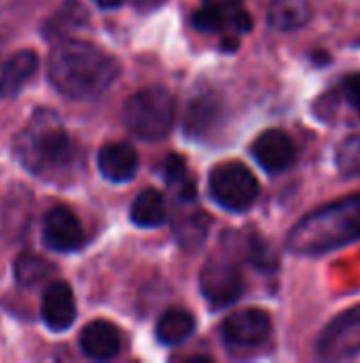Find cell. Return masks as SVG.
Returning a JSON list of instances; mask_svg holds the SVG:
<instances>
[{
	"instance_id": "5b68a950",
	"label": "cell",
	"mask_w": 360,
	"mask_h": 363,
	"mask_svg": "<svg viewBox=\"0 0 360 363\" xmlns=\"http://www.w3.org/2000/svg\"><path fill=\"white\" fill-rule=\"evenodd\" d=\"M208 185L212 200L231 213L248 211L259 198V183L242 162H225L212 168Z\"/></svg>"
},
{
	"instance_id": "30bf717a",
	"label": "cell",
	"mask_w": 360,
	"mask_h": 363,
	"mask_svg": "<svg viewBox=\"0 0 360 363\" xmlns=\"http://www.w3.org/2000/svg\"><path fill=\"white\" fill-rule=\"evenodd\" d=\"M252 155L259 166L272 174H278L293 166L295 162V145L291 136L282 130H267L257 136L252 143Z\"/></svg>"
},
{
	"instance_id": "4fadbf2b",
	"label": "cell",
	"mask_w": 360,
	"mask_h": 363,
	"mask_svg": "<svg viewBox=\"0 0 360 363\" xmlns=\"http://www.w3.org/2000/svg\"><path fill=\"white\" fill-rule=\"evenodd\" d=\"M81 351L93 362H108L121 351V334L119 330L104 319L91 321L83 328L79 338Z\"/></svg>"
},
{
	"instance_id": "2e32d148",
	"label": "cell",
	"mask_w": 360,
	"mask_h": 363,
	"mask_svg": "<svg viewBox=\"0 0 360 363\" xmlns=\"http://www.w3.org/2000/svg\"><path fill=\"white\" fill-rule=\"evenodd\" d=\"M89 15L85 11V6L79 0H66L45 23L42 34L49 40H64L70 38V34L79 28H83L87 23Z\"/></svg>"
},
{
	"instance_id": "ac0fdd59",
	"label": "cell",
	"mask_w": 360,
	"mask_h": 363,
	"mask_svg": "<svg viewBox=\"0 0 360 363\" xmlns=\"http://www.w3.org/2000/svg\"><path fill=\"white\" fill-rule=\"evenodd\" d=\"M129 217L138 228H157V225H161L166 221V217H168L163 196L157 189H144L134 200Z\"/></svg>"
},
{
	"instance_id": "3957f363",
	"label": "cell",
	"mask_w": 360,
	"mask_h": 363,
	"mask_svg": "<svg viewBox=\"0 0 360 363\" xmlns=\"http://www.w3.org/2000/svg\"><path fill=\"white\" fill-rule=\"evenodd\" d=\"M17 160L38 177H53L74 164V145L53 111H38L15 140Z\"/></svg>"
},
{
	"instance_id": "cb8c5ba5",
	"label": "cell",
	"mask_w": 360,
	"mask_h": 363,
	"mask_svg": "<svg viewBox=\"0 0 360 363\" xmlns=\"http://www.w3.org/2000/svg\"><path fill=\"white\" fill-rule=\"evenodd\" d=\"M337 168L348 177L360 174V134L342 143V147L337 149Z\"/></svg>"
},
{
	"instance_id": "8fae6325",
	"label": "cell",
	"mask_w": 360,
	"mask_h": 363,
	"mask_svg": "<svg viewBox=\"0 0 360 363\" xmlns=\"http://www.w3.org/2000/svg\"><path fill=\"white\" fill-rule=\"evenodd\" d=\"M221 100L214 91H195L187 104L185 113V132L193 140H204L212 134L221 119Z\"/></svg>"
},
{
	"instance_id": "5bb4252c",
	"label": "cell",
	"mask_w": 360,
	"mask_h": 363,
	"mask_svg": "<svg viewBox=\"0 0 360 363\" xmlns=\"http://www.w3.org/2000/svg\"><path fill=\"white\" fill-rule=\"evenodd\" d=\"M138 153L127 143H108L98 153V168L104 179L112 183L132 181L138 170Z\"/></svg>"
},
{
	"instance_id": "ffe728a7",
	"label": "cell",
	"mask_w": 360,
	"mask_h": 363,
	"mask_svg": "<svg viewBox=\"0 0 360 363\" xmlns=\"http://www.w3.org/2000/svg\"><path fill=\"white\" fill-rule=\"evenodd\" d=\"M208 225L210 219L204 213H193L189 217H182L176 223V240L180 242L182 249L197 251L208 236Z\"/></svg>"
},
{
	"instance_id": "83f0119b",
	"label": "cell",
	"mask_w": 360,
	"mask_h": 363,
	"mask_svg": "<svg viewBox=\"0 0 360 363\" xmlns=\"http://www.w3.org/2000/svg\"><path fill=\"white\" fill-rule=\"evenodd\" d=\"M136 2V6H140V9H155L157 4H161L163 0H134Z\"/></svg>"
},
{
	"instance_id": "52a82bcc",
	"label": "cell",
	"mask_w": 360,
	"mask_h": 363,
	"mask_svg": "<svg viewBox=\"0 0 360 363\" xmlns=\"http://www.w3.org/2000/svg\"><path fill=\"white\" fill-rule=\"evenodd\" d=\"M199 285H202L204 298L214 308H225L238 302L244 291L240 268L225 257H214L204 266Z\"/></svg>"
},
{
	"instance_id": "8992f818",
	"label": "cell",
	"mask_w": 360,
	"mask_h": 363,
	"mask_svg": "<svg viewBox=\"0 0 360 363\" xmlns=\"http://www.w3.org/2000/svg\"><path fill=\"white\" fill-rule=\"evenodd\" d=\"M360 353V304L335 317L316 340V355L325 362H346Z\"/></svg>"
},
{
	"instance_id": "484cf974",
	"label": "cell",
	"mask_w": 360,
	"mask_h": 363,
	"mask_svg": "<svg viewBox=\"0 0 360 363\" xmlns=\"http://www.w3.org/2000/svg\"><path fill=\"white\" fill-rule=\"evenodd\" d=\"M344 91H346V98L352 102V106L360 113V72L350 74V77L344 81Z\"/></svg>"
},
{
	"instance_id": "6da1fadb",
	"label": "cell",
	"mask_w": 360,
	"mask_h": 363,
	"mask_svg": "<svg viewBox=\"0 0 360 363\" xmlns=\"http://www.w3.org/2000/svg\"><path fill=\"white\" fill-rule=\"evenodd\" d=\"M119 77L117 60L104 49L79 40L64 38L51 51L49 81L70 100H95Z\"/></svg>"
},
{
	"instance_id": "9c48e42d",
	"label": "cell",
	"mask_w": 360,
	"mask_h": 363,
	"mask_svg": "<svg viewBox=\"0 0 360 363\" xmlns=\"http://www.w3.org/2000/svg\"><path fill=\"white\" fill-rule=\"evenodd\" d=\"M42 240L49 249L59 253H70L81 249L85 234L76 215L66 206H55L45 215L42 221Z\"/></svg>"
},
{
	"instance_id": "ba28073f",
	"label": "cell",
	"mask_w": 360,
	"mask_h": 363,
	"mask_svg": "<svg viewBox=\"0 0 360 363\" xmlns=\"http://www.w3.org/2000/svg\"><path fill=\"white\" fill-rule=\"evenodd\" d=\"M272 321L267 313L259 308H244L240 313L229 315L221 325V336L229 349L246 351L257 349L269 338Z\"/></svg>"
},
{
	"instance_id": "e0dca14e",
	"label": "cell",
	"mask_w": 360,
	"mask_h": 363,
	"mask_svg": "<svg viewBox=\"0 0 360 363\" xmlns=\"http://www.w3.org/2000/svg\"><path fill=\"white\" fill-rule=\"evenodd\" d=\"M193 332H195V317L182 308H170L157 321V340L168 347H176L185 342L187 338H191Z\"/></svg>"
},
{
	"instance_id": "d6986e66",
	"label": "cell",
	"mask_w": 360,
	"mask_h": 363,
	"mask_svg": "<svg viewBox=\"0 0 360 363\" xmlns=\"http://www.w3.org/2000/svg\"><path fill=\"white\" fill-rule=\"evenodd\" d=\"M310 19L308 0H274L269 6V23L278 30H299Z\"/></svg>"
},
{
	"instance_id": "7c38bea8",
	"label": "cell",
	"mask_w": 360,
	"mask_h": 363,
	"mask_svg": "<svg viewBox=\"0 0 360 363\" xmlns=\"http://www.w3.org/2000/svg\"><path fill=\"white\" fill-rule=\"evenodd\" d=\"M40 315L51 332L68 330L76 319V304H74L72 289L62 281L51 283L42 294Z\"/></svg>"
},
{
	"instance_id": "277c9868",
	"label": "cell",
	"mask_w": 360,
	"mask_h": 363,
	"mask_svg": "<svg viewBox=\"0 0 360 363\" xmlns=\"http://www.w3.org/2000/svg\"><path fill=\"white\" fill-rule=\"evenodd\" d=\"M176 104L172 94L161 87H144L132 94L123 106V121L127 130L142 140H161L174 128Z\"/></svg>"
},
{
	"instance_id": "7a4b0ae2",
	"label": "cell",
	"mask_w": 360,
	"mask_h": 363,
	"mask_svg": "<svg viewBox=\"0 0 360 363\" xmlns=\"http://www.w3.org/2000/svg\"><path fill=\"white\" fill-rule=\"evenodd\" d=\"M360 238V194L335 200L306 215L289 234L297 255H325Z\"/></svg>"
},
{
	"instance_id": "603a6c76",
	"label": "cell",
	"mask_w": 360,
	"mask_h": 363,
	"mask_svg": "<svg viewBox=\"0 0 360 363\" xmlns=\"http://www.w3.org/2000/svg\"><path fill=\"white\" fill-rule=\"evenodd\" d=\"M204 6L216 11L227 28H236L240 32H246L250 28V17L242 9V0H204Z\"/></svg>"
},
{
	"instance_id": "d4e9b609",
	"label": "cell",
	"mask_w": 360,
	"mask_h": 363,
	"mask_svg": "<svg viewBox=\"0 0 360 363\" xmlns=\"http://www.w3.org/2000/svg\"><path fill=\"white\" fill-rule=\"evenodd\" d=\"M250 262L257 268H261V270H274L276 268V255H274V251L259 236H252L250 238Z\"/></svg>"
},
{
	"instance_id": "9a60e30c",
	"label": "cell",
	"mask_w": 360,
	"mask_h": 363,
	"mask_svg": "<svg viewBox=\"0 0 360 363\" xmlns=\"http://www.w3.org/2000/svg\"><path fill=\"white\" fill-rule=\"evenodd\" d=\"M38 68V55L30 49L17 51L8 57L0 72V96L2 98H15L23 85L34 77Z\"/></svg>"
},
{
	"instance_id": "4316f807",
	"label": "cell",
	"mask_w": 360,
	"mask_h": 363,
	"mask_svg": "<svg viewBox=\"0 0 360 363\" xmlns=\"http://www.w3.org/2000/svg\"><path fill=\"white\" fill-rule=\"evenodd\" d=\"M100 9H117L123 0H93Z\"/></svg>"
},
{
	"instance_id": "7402d4cb",
	"label": "cell",
	"mask_w": 360,
	"mask_h": 363,
	"mask_svg": "<svg viewBox=\"0 0 360 363\" xmlns=\"http://www.w3.org/2000/svg\"><path fill=\"white\" fill-rule=\"evenodd\" d=\"M166 181L176 191L180 200H193L195 198V181L189 174L185 162L178 155H170L166 162Z\"/></svg>"
},
{
	"instance_id": "44dd1931",
	"label": "cell",
	"mask_w": 360,
	"mask_h": 363,
	"mask_svg": "<svg viewBox=\"0 0 360 363\" xmlns=\"http://www.w3.org/2000/svg\"><path fill=\"white\" fill-rule=\"evenodd\" d=\"M53 272V266L45 262L42 257H36L32 253H23L15 262V279L23 287H34L40 281H45Z\"/></svg>"
}]
</instances>
